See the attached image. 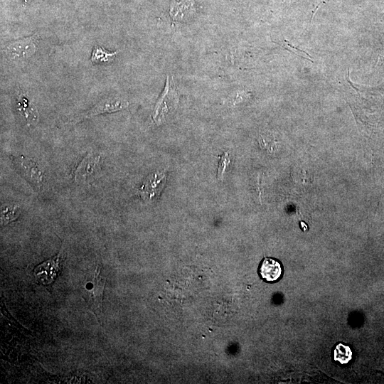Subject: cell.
I'll use <instances>...</instances> for the list:
<instances>
[{"label":"cell","mask_w":384,"mask_h":384,"mask_svg":"<svg viewBox=\"0 0 384 384\" xmlns=\"http://www.w3.org/2000/svg\"><path fill=\"white\" fill-rule=\"evenodd\" d=\"M36 50L33 36H28L13 41L4 49L6 55L10 59L28 58Z\"/></svg>","instance_id":"cell-5"},{"label":"cell","mask_w":384,"mask_h":384,"mask_svg":"<svg viewBox=\"0 0 384 384\" xmlns=\"http://www.w3.org/2000/svg\"><path fill=\"white\" fill-rule=\"evenodd\" d=\"M230 160L229 159V156L228 152H225L221 156L220 159L219 161V166H218V177L221 178L225 171L226 167L230 164Z\"/></svg>","instance_id":"cell-14"},{"label":"cell","mask_w":384,"mask_h":384,"mask_svg":"<svg viewBox=\"0 0 384 384\" xmlns=\"http://www.w3.org/2000/svg\"><path fill=\"white\" fill-rule=\"evenodd\" d=\"M106 277L101 273V267L97 266L91 280L87 284V302L89 309L96 316L102 312V301Z\"/></svg>","instance_id":"cell-1"},{"label":"cell","mask_w":384,"mask_h":384,"mask_svg":"<svg viewBox=\"0 0 384 384\" xmlns=\"http://www.w3.org/2000/svg\"><path fill=\"white\" fill-rule=\"evenodd\" d=\"M166 183V174L164 171H156L149 174L139 188L140 197L145 201L156 199Z\"/></svg>","instance_id":"cell-3"},{"label":"cell","mask_w":384,"mask_h":384,"mask_svg":"<svg viewBox=\"0 0 384 384\" xmlns=\"http://www.w3.org/2000/svg\"><path fill=\"white\" fill-rule=\"evenodd\" d=\"M20 214V209L17 206H7L1 209V225L4 226L14 220Z\"/></svg>","instance_id":"cell-11"},{"label":"cell","mask_w":384,"mask_h":384,"mask_svg":"<svg viewBox=\"0 0 384 384\" xmlns=\"http://www.w3.org/2000/svg\"><path fill=\"white\" fill-rule=\"evenodd\" d=\"M65 258V252L63 248L55 257L38 265L33 274L36 279L43 284L51 283L60 272Z\"/></svg>","instance_id":"cell-2"},{"label":"cell","mask_w":384,"mask_h":384,"mask_svg":"<svg viewBox=\"0 0 384 384\" xmlns=\"http://www.w3.org/2000/svg\"><path fill=\"white\" fill-rule=\"evenodd\" d=\"M351 356L350 348L343 344L337 345L334 350V359L341 363H347L351 359Z\"/></svg>","instance_id":"cell-13"},{"label":"cell","mask_w":384,"mask_h":384,"mask_svg":"<svg viewBox=\"0 0 384 384\" xmlns=\"http://www.w3.org/2000/svg\"><path fill=\"white\" fill-rule=\"evenodd\" d=\"M129 102L119 97H110L99 102L92 109L78 115L75 122L103 113L113 112L127 108Z\"/></svg>","instance_id":"cell-4"},{"label":"cell","mask_w":384,"mask_h":384,"mask_svg":"<svg viewBox=\"0 0 384 384\" xmlns=\"http://www.w3.org/2000/svg\"><path fill=\"white\" fill-rule=\"evenodd\" d=\"M118 51L108 52L101 46L94 48L90 60L92 63H108L114 60Z\"/></svg>","instance_id":"cell-10"},{"label":"cell","mask_w":384,"mask_h":384,"mask_svg":"<svg viewBox=\"0 0 384 384\" xmlns=\"http://www.w3.org/2000/svg\"><path fill=\"white\" fill-rule=\"evenodd\" d=\"M99 160L100 158H87L85 159L80 166H83V169H78V174H82V176H87V174H92L95 172V169L99 168Z\"/></svg>","instance_id":"cell-12"},{"label":"cell","mask_w":384,"mask_h":384,"mask_svg":"<svg viewBox=\"0 0 384 384\" xmlns=\"http://www.w3.org/2000/svg\"><path fill=\"white\" fill-rule=\"evenodd\" d=\"M15 158L20 163L19 165H21V168L27 179L30 180L35 186L40 187L42 185L43 176V173L38 169L36 163L23 156Z\"/></svg>","instance_id":"cell-8"},{"label":"cell","mask_w":384,"mask_h":384,"mask_svg":"<svg viewBox=\"0 0 384 384\" xmlns=\"http://www.w3.org/2000/svg\"><path fill=\"white\" fill-rule=\"evenodd\" d=\"M193 9L191 1H183L174 5L171 9L170 14L173 18H181L190 15Z\"/></svg>","instance_id":"cell-9"},{"label":"cell","mask_w":384,"mask_h":384,"mask_svg":"<svg viewBox=\"0 0 384 384\" xmlns=\"http://www.w3.org/2000/svg\"><path fill=\"white\" fill-rule=\"evenodd\" d=\"M259 274L262 279L268 282L277 281L282 274V265L277 260L272 257H264L261 262Z\"/></svg>","instance_id":"cell-7"},{"label":"cell","mask_w":384,"mask_h":384,"mask_svg":"<svg viewBox=\"0 0 384 384\" xmlns=\"http://www.w3.org/2000/svg\"><path fill=\"white\" fill-rule=\"evenodd\" d=\"M30 1H32V0H23V1H24L25 3H27V2Z\"/></svg>","instance_id":"cell-15"},{"label":"cell","mask_w":384,"mask_h":384,"mask_svg":"<svg viewBox=\"0 0 384 384\" xmlns=\"http://www.w3.org/2000/svg\"><path fill=\"white\" fill-rule=\"evenodd\" d=\"M17 107L21 115L28 125L35 124L38 122L39 114L36 105L21 91H19L17 94Z\"/></svg>","instance_id":"cell-6"}]
</instances>
